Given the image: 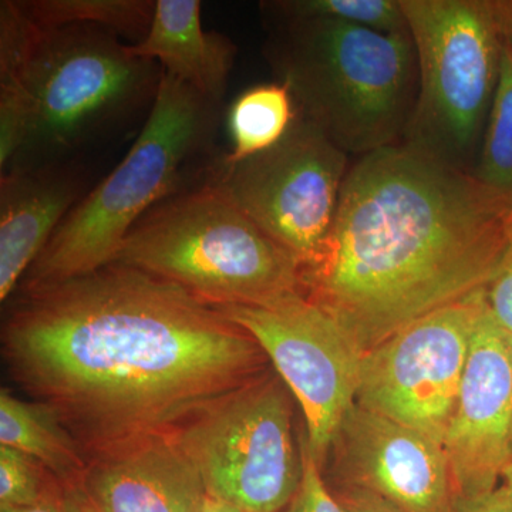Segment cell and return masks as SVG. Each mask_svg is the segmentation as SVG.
<instances>
[{"instance_id": "cell-1", "label": "cell", "mask_w": 512, "mask_h": 512, "mask_svg": "<svg viewBox=\"0 0 512 512\" xmlns=\"http://www.w3.org/2000/svg\"><path fill=\"white\" fill-rule=\"evenodd\" d=\"M2 348L10 376L87 461L175 434L268 372L264 350L217 308L117 262L20 286Z\"/></svg>"}, {"instance_id": "cell-2", "label": "cell", "mask_w": 512, "mask_h": 512, "mask_svg": "<svg viewBox=\"0 0 512 512\" xmlns=\"http://www.w3.org/2000/svg\"><path fill=\"white\" fill-rule=\"evenodd\" d=\"M512 232V208L473 174L396 144L357 158L302 293L363 353L484 289Z\"/></svg>"}, {"instance_id": "cell-3", "label": "cell", "mask_w": 512, "mask_h": 512, "mask_svg": "<svg viewBox=\"0 0 512 512\" xmlns=\"http://www.w3.org/2000/svg\"><path fill=\"white\" fill-rule=\"evenodd\" d=\"M163 73L97 26L42 28L0 3V92L18 97L28 136L15 171L59 165L101 128L156 97ZM6 175V174H5Z\"/></svg>"}, {"instance_id": "cell-4", "label": "cell", "mask_w": 512, "mask_h": 512, "mask_svg": "<svg viewBox=\"0 0 512 512\" xmlns=\"http://www.w3.org/2000/svg\"><path fill=\"white\" fill-rule=\"evenodd\" d=\"M264 18L266 59L303 119L349 156L400 144L417 94L409 29L383 33L332 19Z\"/></svg>"}, {"instance_id": "cell-5", "label": "cell", "mask_w": 512, "mask_h": 512, "mask_svg": "<svg viewBox=\"0 0 512 512\" xmlns=\"http://www.w3.org/2000/svg\"><path fill=\"white\" fill-rule=\"evenodd\" d=\"M113 262L181 286L211 306H259L302 292L298 259L205 181L131 228Z\"/></svg>"}, {"instance_id": "cell-6", "label": "cell", "mask_w": 512, "mask_h": 512, "mask_svg": "<svg viewBox=\"0 0 512 512\" xmlns=\"http://www.w3.org/2000/svg\"><path fill=\"white\" fill-rule=\"evenodd\" d=\"M218 109L163 73L133 147L64 218L22 285L66 281L111 264L131 228L177 192L185 165L210 143Z\"/></svg>"}, {"instance_id": "cell-7", "label": "cell", "mask_w": 512, "mask_h": 512, "mask_svg": "<svg viewBox=\"0 0 512 512\" xmlns=\"http://www.w3.org/2000/svg\"><path fill=\"white\" fill-rule=\"evenodd\" d=\"M416 50L417 94L400 144L473 174L500 79L490 0H400Z\"/></svg>"}, {"instance_id": "cell-8", "label": "cell", "mask_w": 512, "mask_h": 512, "mask_svg": "<svg viewBox=\"0 0 512 512\" xmlns=\"http://www.w3.org/2000/svg\"><path fill=\"white\" fill-rule=\"evenodd\" d=\"M284 380L268 373L215 403L174 434L208 497L244 512H281L301 487Z\"/></svg>"}, {"instance_id": "cell-9", "label": "cell", "mask_w": 512, "mask_h": 512, "mask_svg": "<svg viewBox=\"0 0 512 512\" xmlns=\"http://www.w3.org/2000/svg\"><path fill=\"white\" fill-rule=\"evenodd\" d=\"M349 168V154L298 113L276 146L238 164L221 161L207 181L291 252L303 271L325 248Z\"/></svg>"}, {"instance_id": "cell-10", "label": "cell", "mask_w": 512, "mask_h": 512, "mask_svg": "<svg viewBox=\"0 0 512 512\" xmlns=\"http://www.w3.org/2000/svg\"><path fill=\"white\" fill-rule=\"evenodd\" d=\"M247 330L301 404L309 453L322 470L357 402L365 353L302 292L259 306H214Z\"/></svg>"}, {"instance_id": "cell-11", "label": "cell", "mask_w": 512, "mask_h": 512, "mask_svg": "<svg viewBox=\"0 0 512 512\" xmlns=\"http://www.w3.org/2000/svg\"><path fill=\"white\" fill-rule=\"evenodd\" d=\"M484 309L481 289L366 352L356 403L443 444Z\"/></svg>"}, {"instance_id": "cell-12", "label": "cell", "mask_w": 512, "mask_h": 512, "mask_svg": "<svg viewBox=\"0 0 512 512\" xmlns=\"http://www.w3.org/2000/svg\"><path fill=\"white\" fill-rule=\"evenodd\" d=\"M443 447L456 497L497 490L512 463L510 336L487 305L471 340Z\"/></svg>"}, {"instance_id": "cell-13", "label": "cell", "mask_w": 512, "mask_h": 512, "mask_svg": "<svg viewBox=\"0 0 512 512\" xmlns=\"http://www.w3.org/2000/svg\"><path fill=\"white\" fill-rule=\"evenodd\" d=\"M350 487L403 512H450L453 481L440 441L355 404L335 441Z\"/></svg>"}, {"instance_id": "cell-14", "label": "cell", "mask_w": 512, "mask_h": 512, "mask_svg": "<svg viewBox=\"0 0 512 512\" xmlns=\"http://www.w3.org/2000/svg\"><path fill=\"white\" fill-rule=\"evenodd\" d=\"M64 491L86 512H200L208 500L174 434L92 458L79 483Z\"/></svg>"}, {"instance_id": "cell-15", "label": "cell", "mask_w": 512, "mask_h": 512, "mask_svg": "<svg viewBox=\"0 0 512 512\" xmlns=\"http://www.w3.org/2000/svg\"><path fill=\"white\" fill-rule=\"evenodd\" d=\"M80 184L63 165L0 177V301L6 302L79 202Z\"/></svg>"}, {"instance_id": "cell-16", "label": "cell", "mask_w": 512, "mask_h": 512, "mask_svg": "<svg viewBox=\"0 0 512 512\" xmlns=\"http://www.w3.org/2000/svg\"><path fill=\"white\" fill-rule=\"evenodd\" d=\"M201 8L198 0H156L147 35L130 50L141 59L161 63L165 74L220 106L237 47L227 36L204 29Z\"/></svg>"}, {"instance_id": "cell-17", "label": "cell", "mask_w": 512, "mask_h": 512, "mask_svg": "<svg viewBox=\"0 0 512 512\" xmlns=\"http://www.w3.org/2000/svg\"><path fill=\"white\" fill-rule=\"evenodd\" d=\"M0 446L37 461L64 490L79 483L87 461L82 448L49 407L0 393Z\"/></svg>"}, {"instance_id": "cell-18", "label": "cell", "mask_w": 512, "mask_h": 512, "mask_svg": "<svg viewBox=\"0 0 512 512\" xmlns=\"http://www.w3.org/2000/svg\"><path fill=\"white\" fill-rule=\"evenodd\" d=\"M296 117L295 101L284 83L251 87L229 110L232 150L222 163L238 164L276 146L291 130Z\"/></svg>"}, {"instance_id": "cell-19", "label": "cell", "mask_w": 512, "mask_h": 512, "mask_svg": "<svg viewBox=\"0 0 512 512\" xmlns=\"http://www.w3.org/2000/svg\"><path fill=\"white\" fill-rule=\"evenodd\" d=\"M19 5L42 28L97 26L136 43L147 35L156 12L153 0H30Z\"/></svg>"}, {"instance_id": "cell-20", "label": "cell", "mask_w": 512, "mask_h": 512, "mask_svg": "<svg viewBox=\"0 0 512 512\" xmlns=\"http://www.w3.org/2000/svg\"><path fill=\"white\" fill-rule=\"evenodd\" d=\"M473 175L512 208V47L504 42L500 79Z\"/></svg>"}, {"instance_id": "cell-21", "label": "cell", "mask_w": 512, "mask_h": 512, "mask_svg": "<svg viewBox=\"0 0 512 512\" xmlns=\"http://www.w3.org/2000/svg\"><path fill=\"white\" fill-rule=\"evenodd\" d=\"M264 15L282 18H320L396 33L407 30L400 0H276L262 2Z\"/></svg>"}, {"instance_id": "cell-22", "label": "cell", "mask_w": 512, "mask_h": 512, "mask_svg": "<svg viewBox=\"0 0 512 512\" xmlns=\"http://www.w3.org/2000/svg\"><path fill=\"white\" fill-rule=\"evenodd\" d=\"M40 466L12 447L0 446V507H28L59 493L46 484Z\"/></svg>"}, {"instance_id": "cell-23", "label": "cell", "mask_w": 512, "mask_h": 512, "mask_svg": "<svg viewBox=\"0 0 512 512\" xmlns=\"http://www.w3.org/2000/svg\"><path fill=\"white\" fill-rule=\"evenodd\" d=\"M303 476L301 487L291 504L281 512H345L335 495L330 493L323 481L318 464L315 463L305 441L302 444Z\"/></svg>"}, {"instance_id": "cell-24", "label": "cell", "mask_w": 512, "mask_h": 512, "mask_svg": "<svg viewBox=\"0 0 512 512\" xmlns=\"http://www.w3.org/2000/svg\"><path fill=\"white\" fill-rule=\"evenodd\" d=\"M484 299L498 326L512 336V232L503 258L484 288Z\"/></svg>"}, {"instance_id": "cell-25", "label": "cell", "mask_w": 512, "mask_h": 512, "mask_svg": "<svg viewBox=\"0 0 512 512\" xmlns=\"http://www.w3.org/2000/svg\"><path fill=\"white\" fill-rule=\"evenodd\" d=\"M335 497L345 512H403L379 495L362 488L349 487Z\"/></svg>"}, {"instance_id": "cell-26", "label": "cell", "mask_w": 512, "mask_h": 512, "mask_svg": "<svg viewBox=\"0 0 512 512\" xmlns=\"http://www.w3.org/2000/svg\"><path fill=\"white\" fill-rule=\"evenodd\" d=\"M450 512H512V503L503 487L477 497H456Z\"/></svg>"}, {"instance_id": "cell-27", "label": "cell", "mask_w": 512, "mask_h": 512, "mask_svg": "<svg viewBox=\"0 0 512 512\" xmlns=\"http://www.w3.org/2000/svg\"><path fill=\"white\" fill-rule=\"evenodd\" d=\"M490 6L501 39L512 47V0H490Z\"/></svg>"}, {"instance_id": "cell-28", "label": "cell", "mask_w": 512, "mask_h": 512, "mask_svg": "<svg viewBox=\"0 0 512 512\" xmlns=\"http://www.w3.org/2000/svg\"><path fill=\"white\" fill-rule=\"evenodd\" d=\"M0 512H70L64 491L50 495L40 503L28 505V507H0Z\"/></svg>"}, {"instance_id": "cell-29", "label": "cell", "mask_w": 512, "mask_h": 512, "mask_svg": "<svg viewBox=\"0 0 512 512\" xmlns=\"http://www.w3.org/2000/svg\"><path fill=\"white\" fill-rule=\"evenodd\" d=\"M200 512H244L234 505L224 503V501L214 500V498L208 497L205 501L204 507L201 508Z\"/></svg>"}, {"instance_id": "cell-30", "label": "cell", "mask_w": 512, "mask_h": 512, "mask_svg": "<svg viewBox=\"0 0 512 512\" xmlns=\"http://www.w3.org/2000/svg\"><path fill=\"white\" fill-rule=\"evenodd\" d=\"M501 487L504 488L505 493H507L512 503V463L511 466L507 468V471H505L503 481H501Z\"/></svg>"}, {"instance_id": "cell-31", "label": "cell", "mask_w": 512, "mask_h": 512, "mask_svg": "<svg viewBox=\"0 0 512 512\" xmlns=\"http://www.w3.org/2000/svg\"><path fill=\"white\" fill-rule=\"evenodd\" d=\"M64 498H66L67 505H69L70 512H86L83 510L82 507H80L79 504L76 503V501L73 500L72 497H70L69 494L66 493V491H64Z\"/></svg>"}, {"instance_id": "cell-32", "label": "cell", "mask_w": 512, "mask_h": 512, "mask_svg": "<svg viewBox=\"0 0 512 512\" xmlns=\"http://www.w3.org/2000/svg\"><path fill=\"white\" fill-rule=\"evenodd\" d=\"M510 353H511V363H512V336H510Z\"/></svg>"}]
</instances>
